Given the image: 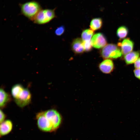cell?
I'll list each match as a JSON object with an SVG mask.
<instances>
[{
    "label": "cell",
    "instance_id": "obj_21",
    "mask_svg": "<svg viewBox=\"0 0 140 140\" xmlns=\"http://www.w3.org/2000/svg\"><path fill=\"white\" fill-rule=\"evenodd\" d=\"M134 73L135 76L140 80V69L136 68L134 70Z\"/></svg>",
    "mask_w": 140,
    "mask_h": 140
},
{
    "label": "cell",
    "instance_id": "obj_18",
    "mask_svg": "<svg viewBox=\"0 0 140 140\" xmlns=\"http://www.w3.org/2000/svg\"><path fill=\"white\" fill-rule=\"evenodd\" d=\"M83 45L85 52H88L91 51L92 49V46L91 41H83Z\"/></svg>",
    "mask_w": 140,
    "mask_h": 140
},
{
    "label": "cell",
    "instance_id": "obj_8",
    "mask_svg": "<svg viewBox=\"0 0 140 140\" xmlns=\"http://www.w3.org/2000/svg\"><path fill=\"white\" fill-rule=\"evenodd\" d=\"M117 46L120 47L122 54L125 55L132 52L134 43L130 38H127L124 39L122 42L118 43Z\"/></svg>",
    "mask_w": 140,
    "mask_h": 140
},
{
    "label": "cell",
    "instance_id": "obj_10",
    "mask_svg": "<svg viewBox=\"0 0 140 140\" xmlns=\"http://www.w3.org/2000/svg\"><path fill=\"white\" fill-rule=\"evenodd\" d=\"M98 67L100 70L105 74L111 73L114 68L113 62L110 59H105L99 64Z\"/></svg>",
    "mask_w": 140,
    "mask_h": 140
},
{
    "label": "cell",
    "instance_id": "obj_11",
    "mask_svg": "<svg viewBox=\"0 0 140 140\" xmlns=\"http://www.w3.org/2000/svg\"><path fill=\"white\" fill-rule=\"evenodd\" d=\"M13 124L11 121L9 120H5L1 123L0 126V136L7 135L12 130Z\"/></svg>",
    "mask_w": 140,
    "mask_h": 140
},
{
    "label": "cell",
    "instance_id": "obj_19",
    "mask_svg": "<svg viewBox=\"0 0 140 140\" xmlns=\"http://www.w3.org/2000/svg\"><path fill=\"white\" fill-rule=\"evenodd\" d=\"M65 30V26L61 25L57 27L54 32L55 34L57 36H60L64 32Z\"/></svg>",
    "mask_w": 140,
    "mask_h": 140
},
{
    "label": "cell",
    "instance_id": "obj_5",
    "mask_svg": "<svg viewBox=\"0 0 140 140\" xmlns=\"http://www.w3.org/2000/svg\"><path fill=\"white\" fill-rule=\"evenodd\" d=\"M36 118L37 126L40 130L45 132L54 131L52 126L45 116L44 111L38 113Z\"/></svg>",
    "mask_w": 140,
    "mask_h": 140
},
{
    "label": "cell",
    "instance_id": "obj_4",
    "mask_svg": "<svg viewBox=\"0 0 140 140\" xmlns=\"http://www.w3.org/2000/svg\"><path fill=\"white\" fill-rule=\"evenodd\" d=\"M48 120L52 125L54 131L57 130L60 125L62 117L60 114L56 110L51 109L44 111Z\"/></svg>",
    "mask_w": 140,
    "mask_h": 140
},
{
    "label": "cell",
    "instance_id": "obj_9",
    "mask_svg": "<svg viewBox=\"0 0 140 140\" xmlns=\"http://www.w3.org/2000/svg\"><path fill=\"white\" fill-rule=\"evenodd\" d=\"M71 48L72 51L76 54H81L85 52L83 41L80 38L73 40L71 43Z\"/></svg>",
    "mask_w": 140,
    "mask_h": 140
},
{
    "label": "cell",
    "instance_id": "obj_1",
    "mask_svg": "<svg viewBox=\"0 0 140 140\" xmlns=\"http://www.w3.org/2000/svg\"><path fill=\"white\" fill-rule=\"evenodd\" d=\"M19 5L21 14L32 21L39 12L42 9L40 4L35 1L20 4Z\"/></svg>",
    "mask_w": 140,
    "mask_h": 140
},
{
    "label": "cell",
    "instance_id": "obj_17",
    "mask_svg": "<svg viewBox=\"0 0 140 140\" xmlns=\"http://www.w3.org/2000/svg\"><path fill=\"white\" fill-rule=\"evenodd\" d=\"M128 33V30L125 26H122L119 27L116 31L117 36L120 39L125 38Z\"/></svg>",
    "mask_w": 140,
    "mask_h": 140
},
{
    "label": "cell",
    "instance_id": "obj_22",
    "mask_svg": "<svg viewBox=\"0 0 140 140\" xmlns=\"http://www.w3.org/2000/svg\"><path fill=\"white\" fill-rule=\"evenodd\" d=\"M134 66L136 68L140 69V58L135 62Z\"/></svg>",
    "mask_w": 140,
    "mask_h": 140
},
{
    "label": "cell",
    "instance_id": "obj_15",
    "mask_svg": "<svg viewBox=\"0 0 140 140\" xmlns=\"http://www.w3.org/2000/svg\"><path fill=\"white\" fill-rule=\"evenodd\" d=\"M24 89L23 86L20 84H16L12 86L11 89V93L15 100L19 97Z\"/></svg>",
    "mask_w": 140,
    "mask_h": 140
},
{
    "label": "cell",
    "instance_id": "obj_20",
    "mask_svg": "<svg viewBox=\"0 0 140 140\" xmlns=\"http://www.w3.org/2000/svg\"><path fill=\"white\" fill-rule=\"evenodd\" d=\"M0 122L1 123L5 121L6 116L5 114L1 109L0 111Z\"/></svg>",
    "mask_w": 140,
    "mask_h": 140
},
{
    "label": "cell",
    "instance_id": "obj_3",
    "mask_svg": "<svg viewBox=\"0 0 140 140\" xmlns=\"http://www.w3.org/2000/svg\"><path fill=\"white\" fill-rule=\"evenodd\" d=\"M56 8L53 9H42L33 21L36 24L43 25L47 23L57 17L55 13Z\"/></svg>",
    "mask_w": 140,
    "mask_h": 140
},
{
    "label": "cell",
    "instance_id": "obj_12",
    "mask_svg": "<svg viewBox=\"0 0 140 140\" xmlns=\"http://www.w3.org/2000/svg\"><path fill=\"white\" fill-rule=\"evenodd\" d=\"M140 55V51H132L125 55L124 59L127 64H130L135 63Z\"/></svg>",
    "mask_w": 140,
    "mask_h": 140
},
{
    "label": "cell",
    "instance_id": "obj_7",
    "mask_svg": "<svg viewBox=\"0 0 140 140\" xmlns=\"http://www.w3.org/2000/svg\"><path fill=\"white\" fill-rule=\"evenodd\" d=\"M91 44L93 47L100 49L104 47L107 43L106 38L101 33H97L93 36L91 40Z\"/></svg>",
    "mask_w": 140,
    "mask_h": 140
},
{
    "label": "cell",
    "instance_id": "obj_13",
    "mask_svg": "<svg viewBox=\"0 0 140 140\" xmlns=\"http://www.w3.org/2000/svg\"><path fill=\"white\" fill-rule=\"evenodd\" d=\"M0 106L1 108H4L11 100L10 95L6 92L3 88L0 90Z\"/></svg>",
    "mask_w": 140,
    "mask_h": 140
},
{
    "label": "cell",
    "instance_id": "obj_6",
    "mask_svg": "<svg viewBox=\"0 0 140 140\" xmlns=\"http://www.w3.org/2000/svg\"><path fill=\"white\" fill-rule=\"evenodd\" d=\"M31 99V95L30 91L27 88H24L19 97L15 99V101L18 106L23 108L29 104Z\"/></svg>",
    "mask_w": 140,
    "mask_h": 140
},
{
    "label": "cell",
    "instance_id": "obj_14",
    "mask_svg": "<svg viewBox=\"0 0 140 140\" xmlns=\"http://www.w3.org/2000/svg\"><path fill=\"white\" fill-rule=\"evenodd\" d=\"M103 21L101 18H95L91 20L90 24V29L93 31L101 29L102 26Z\"/></svg>",
    "mask_w": 140,
    "mask_h": 140
},
{
    "label": "cell",
    "instance_id": "obj_16",
    "mask_svg": "<svg viewBox=\"0 0 140 140\" xmlns=\"http://www.w3.org/2000/svg\"><path fill=\"white\" fill-rule=\"evenodd\" d=\"M94 33V31L90 29H85L81 33V39L83 41H90Z\"/></svg>",
    "mask_w": 140,
    "mask_h": 140
},
{
    "label": "cell",
    "instance_id": "obj_2",
    "mask_svg": "<svg viewBox=\"0 0 140 140\" xmlns=\"http://www.w3.org/2000/svg\"><path fill=\"white\" fill-rule=\"evenodd\" d=\"M100 54L101 57L104 59H117L122 55L119 47L112 43L107 44L100 50Z\"/></svg>",
    "mask_w": 140,
    "mask_h": 140
}]
</instances>
